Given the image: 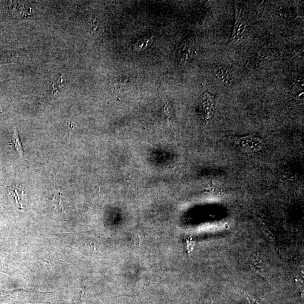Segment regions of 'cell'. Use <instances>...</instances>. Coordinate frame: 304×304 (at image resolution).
Masks as SVG:
<instances>
[{
    "mask_svg": "<svg viewBox=\"0 0 304 304\" xmlns=\"http://www.w3.org/2000/svg\"><path fill=\"white\" fill-rule=\"evenodd\" d=\"M180 61L182 64H185L190 59V48L188 43L186 40L182 44L180 48Z\"/></svg>",
    "mask_w": 304,
    "mask_h": 304,
    "instance_id": "52a82bcc",
    "label": "cell"
},
{
    "mask_svg": "<svg viewBox=\"0 0 304 304\" xmlns=\"http://www.w3.org/2000/svg\"><path fill=\"white\" fill-rule=\"evenodd\" d=\"M9 143L11 146L13 147L22 157H23L24 153L23 147L22 146L19 135H18V132L17 130H15L14 134L12 136V139H11Z\"/></svg>",
    "mask_w": 304,
    "mask_h": 304,
    "instance_id": "8992f818",
    "label": "cell"
},
{
    "mask_svg": "<svg viewBox=\"0 0 304 304\" xmlns=\"http://www.w3.org/2000/svg\"><path fill=\"white\" fill-rule=\"evenodd\" d=\"M246 23L243 20L240 12L236 9V18L234 28L231 39V43L238 42L242 38L246 29Z\"/></svg>",
    "mask_w": 304,
    "mask_h": 304,
    "instance_id": "3957f363",
    "label": "cell"
},
{
    "mask_svg": "<svg viewBox=\"0 0 304 304\" xmlns=\"http://www.w3.org/2000/svg\"><path fill=\"white\" fill-rule=\"evenodd\" d=\"M150 42V39H144L139 41L135 44L134 49L135 50H143L147 46L148 43Z\"/></svg>",
    "mask_w": 304,
    "mask_h": 304,
    "instance_id": "ba28073f",
    "label": "cell"
},
{
    "mask_svg": "<svg viewBox=\"0 0 304 304\" xmlns=\"http://www.w3.org/2000/svg\"><path fill=\"white\" fill-rule=\"evenodd\" d=\"M215 98L214 96L209 92H205L202 96L201 101V109L204 118L210 120L214 113Z\"/></svg>",
    "mask_w": 304,
    "mask_h": 304,
    "instance_id": "7a4b0ae2",
    "label": "cell"
},
{
    "mask_svg": "<svg viewBox=\"0 0 304 304\" xmlns=\"http://www.w3.org/2000/svg\"><path fill=\"white\" fill-rule=\"evenodd\" d=\"M9 193L10 195L15 199L16 202L19 204L20 206L22 207V202L25 195L21 185H12V186L9 187Z\"/></svg>",
    "mask_w": 304,
    "mask_h": 304,
    "instance_id": "5b68a950",
    "label": "cell"
},
{
    "mask_svg": "<svg viewBox=\"0 0 304 304\" xmlns=\"http://www.w3.org/2000/svg\"><path fill=\"white\" fill-rule=\"evenodd\" d=\"M239 146L244 151L251 153H255L262 149V140L254 135H247L241 137L237 142Z\"/></svg>",
    "mask_w": 304,
    "mask_h": 304,
    "instance_id": "6da1fadb",
    "label": "cell"
},
{
    "mask_svg": "<svg viewBox=\"0 0 304 304\" xmlns=\"http://www.w3.org/2000/svg\"><path fill=\"white\" fill-rule=\"evenodd\" d=\"M214 75L221 82L226 84H231L233 82V78L229 70L224 66L218 65L215 68Z\"/></svg>",
    "mask_w": 304,
    "mask_h": 304,
    "instance_id": "277c9868",
    "label": "cell"
}]
</instances>
